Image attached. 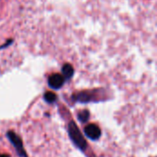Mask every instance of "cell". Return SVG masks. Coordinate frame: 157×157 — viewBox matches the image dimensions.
I'll return each mask as SVG.
<instances>
[{
    "instance_id": "cell-1",
    "label": "cell",
    "mask_w": 157,
    "mask_h": 157,
    "mask_svg": "<svg viewBox=\"0 0 157 157\" xmlns=\"http://www.w3.org/2000/svg\"><path fill=\"white\" fill-rule=\"evenodd\" d=\"M68 134L70 136V139L74 143V144L80 149L82 152H85L87 148V144L82 135L81 132L79 131L78 127L74 121H70L68 124Z\"/></svg>"
},
{
    "instance_id": "cell-2",
    "label": "cell",
    "mask_w": 157,
    "mask_h": 157,
    "mask_svg": "<svg viewBox=\"0 0 157 157\" xmlns=\"http://www.w3.org/2000/svg\"><path fill=\"white\" fill-rule=\"evenodd\" d=\"M6 136H7V139L10 141V143L13 144V146L16 148V151L17 153V155L20 157H28L27 156V154L24 150V147H23V144H22V141L21 139L14 132H7L6 133Z\"/></svg>"
},
{
    "instance_id": "cell-3",
    "label": "cell",
    "mask_w": 157,
    "mask_h": 157,
    "mask_svg": "<svg viewBox=\"0 0 157 157\" xmlns=\"http://www.w3.org/2000/svg\"><path fill=\"white\" fill-rule=\"evenodd\" d=\"M64 77L61 74H53L49 76L48 85L52 89H60L64 84Z\"/></svg>"
},
{
    "instance_id": "cell-4",
    "label": "cell",
    "mask_w": 157,
    "mask_h": 157,
    "mask_svg": "<svg viewBox=\"0 0 157 157\" xmlns=\"http://www.w3.org/2000/svg\"><path fill=\"white\" fill-rule=\"evenodd\" d=\"M85 134L87 138L96 141L100 138L101 131L96 124H89L85 128Z\"/></svg>"
},
{
    "instance_id": "cell-5",
    "label": "cell",
    "mask_w": 157,
    "mask_h": 157,
    "mask_svg": "<svg viewBox=\"0 0 157 157\" xmlns=\"http://www.w3.org/2000/svg\"><path fill=\"white\" fill-rule=\"evenodd\" d=\"M73 98L76 102L80 103H87L92 100V95L88 92H80L73 96Z\"/></svg>"
},
{
    "instance_id": "cell-6",
    "label": "cell",
    "mask_w": 157,
    "mask_h": 157,
    "mask_svg": "<svg viewBox=\"0 0 157 157\" xmlns=\"http://www.w3.org/2000/svg\"><path fill=\"white\" fill-rule=\"evenodd\" d=\"M62 72H63V76L64 77V79H70L73 77L74 75V68L70 63H65L63 67H62Z\"/></svg>"
},
{
    "instance_id": "cell-7",
    "label": "cell",
    "mask_w": 157,
    "mask_h": 157,
    "mask_svg": "<svg viewBox=\"0 0 157 157\" xmlns=\"http://www.w3.org/2000/svg\"><path fill=\"white\" fill-rule=\"evenodd\" d=\"M89 117H90L89 111H88V110H86V109L80 111V112L78 113V116H77V118H78L79 121H81L82 123L86 122V121L89 120Z\"/></svg>"
},
{
    "instance_id": "cell-8",
    "label": "cell",
    "mask_w": 157,
    "mask_h": 157,
    "mask_svg": "<svg viewBox=\"0 0 157 157\" xmlns=\"http://www.w3.org/2000/svg\"><path fill=\"white\" fill-rule=\"evenodd\" d=\"M43 98H44V100L48 103H54L57 99V96L52 92H46Z\"/></svg>"
},
{
    "instance_id": "cell-9",
    "label": "cell",
    "mask_w": 157,
    "mask_h": 157,
    "mask_svg": "<svg viewBox=\"0 0 157 157\" xmlns=\"http://www.w3.org/2000/svg\"><path fill=\"white\" fill-rule=\"evenodd\" d=\"M12 42H13V40H12V39L7 40H6V42H5L3 45H0V50L5 49V48H6V47H8L9 45H11V43H12Z\"/></svg>"
},
{
    "instance_id": "cell-10",
    "label": "cell",
    "mask_w": 157,
    "mask_h": 157,
    "mask_svg": "<svg viewBox=\"0 0 157 157\" xmlns=\"http://www.w3.org/2000/svg\"><path fill=\"white\" fill-rule=\"evenodd\" d=\"M0 157H10L9 155H0Z\"/></svg>"
}]
</instances>
